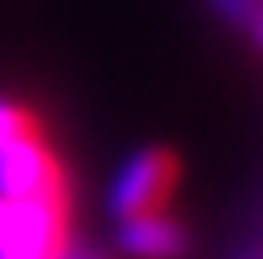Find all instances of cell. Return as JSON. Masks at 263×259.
<instances>
[{"label": "cell", "instance_id": "6da1fadb", "mask_svg": "<svg viewBox=\"0 0 263 259\" xmlns=\"http://www.w3.org/2000/svg\"><path fill=\"white\" fill-rule=\"evenodd\" d=\"M68 203L0 195V259H64Z\"/></svg>", "mask_w": 263, "mask_h": 259}, {"label": "cell", "instance_id": "7a4b0ae2", "mask_svg": "<svg viewBox=\"0 0 263 259\" xmlns=\"http://www.w3.org/2000/svg\"><path fill=\"white\" fill-rule=\"evenodd\" d=\"M172 183H176V156L164 152V147L140 152L136 160H128V168L112 183V215L124 224V219H136V215L160 211Z\"/></svg>", "mask_w": 263, "mask_h": 259}, {"label": "cell", "instance_id": "3957f363", "mask_svg": "<svg viewBox=\"0 0 263 259\" xmlns=\"http://www.w3.org/2000/svg\"><path fill=\"white\" fill-rule=\"evenodd\" d=\"M120 239L132 255L140 259H180L187 251V235L176 219H164L160 211L152 215H136V219H124L120 227Z\"/></svg>", "mask_w": 263, "mask_h": 259}, {"label": "cell", "instance_id": "277c9868", "mask_svg": "<svg viewBox=\"0 0 263 259\" xmlns=\"http://www.w3.org/2000/svg\"><path fill=\"white\" fill-rule=\"evenodd\" d=\"M212 4L263 44V0H212Z\"/></svg>", "mask_w": 263, "mask_h": 259}, {"label": "cell", "instance_id": "5b68a950", "mask_svg": "<svg viewBox=\"0 0 263 259\" xmlns=\"http://www.w3.org/2000/svg\"><path fill=\"white\" fill-rule=\"evenodd\" d=\"M64 259H100V255H68V251H64Z\"/></svg>", "mask_w": 263, "mask_h": 259}]
</instances>
